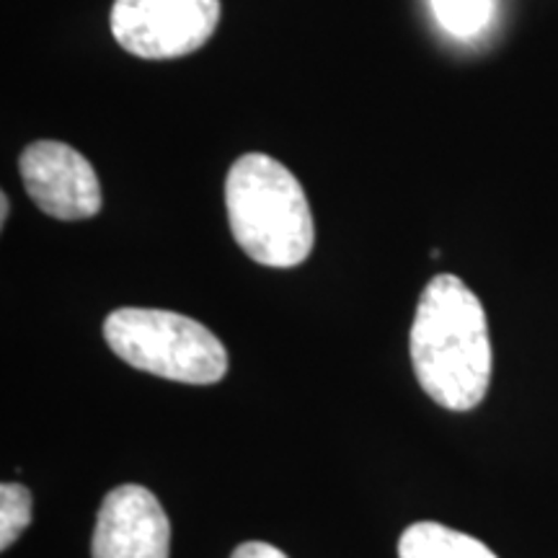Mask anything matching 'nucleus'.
Instances as JSON below:
<instances>
[{"label":"nucleus","instance_id":"f257e3e1","mask_svg":"<svg viewBox=\"0 0 558 558\" xmlns=\"http://www.w3.org/2000/svg\"><path fill=\"white\" fill-rule=\"evenodd\" d=\"M409 354L424 393L448 411H471L492 383L486 311L463 279L437 275L418 298Z\"/></svg>","mask_w":558,"mask_h":558},{"label":"nucleus","instance_id":"f03ea898","mask_svg":"<svg viewBox=\"0 0 558 558\" xmlns=\"http://www.w3.org/2000/svg\"><path fill=\"white\" fill-rule=\"evenodd\" d=\"M230 233L256 264L290 269L311 256L316 241L303 184L288 166L264 153H246L226 179Z\"/></svg>","mask_w":558,"mask_h":558},{"label":"nucleus","instance_id":"7ed1b4c3","mask_svg":"<svg viewBox=\"0 0 558 558\" xmlns=\"http://www.w3.org/2000/svg\"><path fill=\"white\" fill-rule=\"evenodd\" d=\"M104 339L117 357L158 378L213 386L226 378L228 352L207 326L160 308H120L104 320Z\"/></svg>","mask_w":558,"mask_h":558},{"label":"nucleus","instance_id":"20e7f679","mask_svg":"<svg viewBox=\"0 0 558 558\" xmlns=\"http://www.w3.org/2000/svg\"><path fill=\"white\" fill-rule=\"evenodd\" d=\"M220 11V0H114L109 26L135 58L177 60L207 45Z\"/></svg>","mask_w":558,"mask_h":558},{"label":"nucleus","instance_id":"39448f33","mask_svg":"<svg viewBox=\"0 0 558 558\" xmlns=\"http://www.w3.org/2000/svg\"><path fill=\"white\" fill-rule=\"evenodd\" d=\"M24 190L41 213L58 220H86L99 215L101 186L88 158L58 140H37L19 158Z\"/></svg>","mask_w":558,"mask_h":558},{"label":"nucleus","instance_id":"423d86ee","mask_svg":"<svg viewBox=\"0 0 558 558\" xmlns=\"http://www.w3.org/2000/svg\"><path fill=\"white\" fill-rule=\"evenodd\" d=\"M94 558H169L171 522L145 486L128 484L104 497L96 518Z\"/></svg>","mask_w":558,"mask_h":558},{"label":"nucleus","instance_id":"0eeeda50","mask_svg":"<svg viewBox=\"0 0 558 558\" xmlns=\"http://www.w3.org/2000/svg\"><path fill=\"white\" fill-rule=\"evenodd\" d=\"M399 558H497L486 543L439 522H414L403 530Z\"/></svg>","mask_w":558,"mask_h":558},{"label":"nucleus","instance_id":"6e6552de","mask_svg":"<svg viewBox=\"0 0 558 558\" xmlns=\"http://www.w3.org/2000/svg\"><path fill=\"white\" fill-rule=\"evenodd\" d=\"M429 3L439 26L460 39L484 32L494 13V0H429Z\"/></svg>","mask_w":558,"mask_h":558},{"label":"nucleus","instance_id":"1a4fd4ad","mask_svg":"<svg viewBox=\"0 0 558 558\" xmlns=\"http://www.w3.org/2000/svg\"><path fill=\"white\" fill-rule=\"evenodd\" d=\"M32 492L21 484L5 481L0 486V548L9 550L19 535L32 525Z\"/></svg>","mask_w":558,"mask_h":558},{"label":"nucleus","instance_id":"9d476101","mask_svg":"<svg viewBox=\"0 0 558 558\" xmlns=\"http://www.w3.org/2000/svg\"><path fill=\"white\" fill-rule=\"evenodd\" d=\"M230 558H288V556H284L279 548L269 546V543L251 541V543H243V546L235 548Z\"/></svg>","mask_w":558,"mask_h":558},{"label":"nucleus","instance_id":"9b49d317","mask_svg":"<svg viewBox=\"0 0 558 558\" xmlns=\"http://www.w3.org/2000/svg\"><path fill=\"white\" fill-rule=\"evenodd\" d=\"M9 213H11L9 194H3V197H0V222H3V226H5V220H9Z\"/></svg>","mask_w":558,"mask_h":558}]
</instances>
